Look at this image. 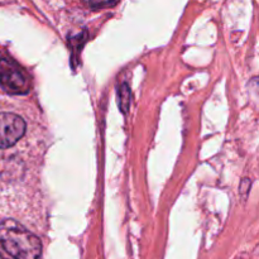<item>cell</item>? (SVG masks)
<instances>
[{
  "label": "cell",
  "mask_w": 259,
  "mask_h": 259,
  "mask_svg": "<svg viewBox=\"0 0 259 259\" xmlns=\"http://www.w3.org/2000/svg\"><path fill=\"white\" fill-rule=\"evenodd\" d=\"M0 244L14 259H39L42 253L39 238L14 219L0 223Z\"/></svg>",
  "instance_id": "6da1fadb"
},
{
  "label": "cell",
  "mask_w": 259,
  "mask_h": 259,
  "mask_svg": "<svg viewBox=\"0 0 259 259\" xmlns=\"http://www.w3.org/2000/svg\"><path fill=\"white\" fill-rule=\"evenodd\" d=\"M0 88L10 95H24L32 88L29 75L18 63L0 57Z\"/></svg>",
  "instance_id": "7a4b0ae2"
},
{
  "label": "cell",
  "mask_w": 259,
  "mask_h": 259,
  "mask_svg": "<svg viewBox=\"0 0 259 259\" xmlns=\"http://www.w3.org/2000/svg\"><path fill=\"white\" fill-rule=\"evenodd\" d=\"M25 121L14 113H0V149L9 148L24 136Z\"/></svg>",
  "instance_id": "3957f363"
},
{
  "label": "cell",
  "mask_w": 259,
  "mask_h": 259,
  "mask_svg": "<svg viewBox=\"0 0 259 259\" xmlns=\"http://www.w3.org/2000/svg\"><path fill=\"white\" fill-rule=\"evenodd\" d=\"M119 106L123 113L129 109V88L126 83H123L119 88Z\"/></svg>",
  "instance_id": "277c9868"
},
{
  "label": "cell",
  "mask_w": 259,
  "mask_h": 259,
  "mask_svg": "<svg viewBox=\"0 0 259 259\" xmlns=\"http://www.w3.org/2000/svg\"><path fill=\"white\" fill-rule=\"evenodd\" d=\"M119 0H83L86 5L91 9H101V8L113 7Z\"/></svg>",
  "instance_id": "5b68a950"
},
{
  "label": "cell",
  "mask_w": 259,
  "mask_h": 259,
  "mask_svg": "<svg viewBox=\"0 0 259 259\" xmlns=\"http://www.w3.org/2000/svg\"><path fill=\"white\" fill-rule=\"evenodd\" d=\"M0 259H10V258H8V257H7V255H5V254H4V253H3V252H2V250H0Z\"/></svg>",
  "instance_id": "8992f818"
}]
</instances>
